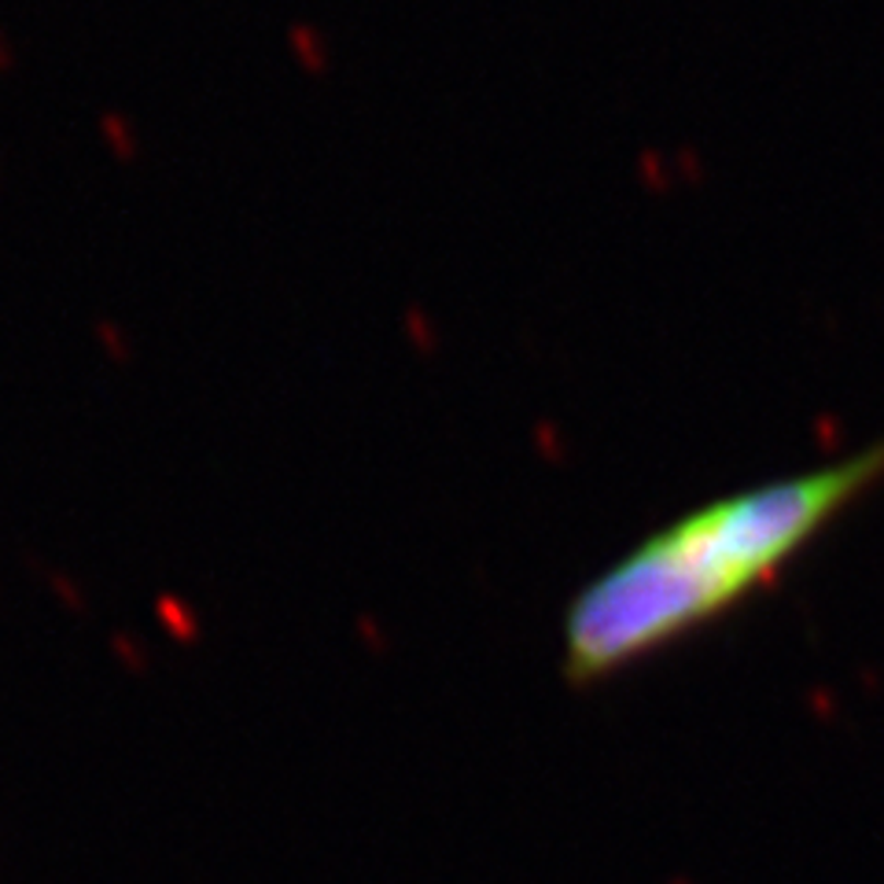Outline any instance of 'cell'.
I'll list each match as a JSON object with an SVG mask.
<instances>
[{
    "instance_id": "6",
    "label": "cell",
    "mask_w": 884,
    "mask_h": 884,
    "mask_svg": "<svg viewBox=\"0 0 884 884\" xmlns=\"http://www.w3.org/2000/svg\"><path fill=\"white\" fill-rule=\"evenodd\" d=\"M159 615H162V626H167L170 634L189 637V626H184V620H189V612H184V604H181V601L162 598V601H159Z\"/></svg>"
},
{
    "instance_id": "3",
    "label": "cell",
    "mask_w": 884,
    "mask_h": 884,
    "mask_svg": "<svg viewBox=\"0 0 884 884\" xmlns=\"http://www.w3.org/2000/svg\"><path fill=\"white\" fill-rule=\"evenodd\" d=\"M92 336H97L100 351H104L115 365H129L133 362V343H129L126 328H122L118 321H107V317H104V321H97V328H92Z\"/></svg>"
},
{
    "instance_id": "4",
    "label": "cell",
    "mask_w": 884,
    "mask_h": 884,
    "mask_svg": "<svg viewBox=\"0 0 884 884\" xmlns=\"http://www.w3.org/2000/svg\"><path fill=\"white\" fill-rule=\"evenodd\" d=\"M48 586H53V593L67 604L70 612H81V609H86V593H81V586H78L75 579H70V575L53 571V575H48Z\"/></svg>"
},
{
    "instance_id": "5",
    "label": "cell",
    "mask_w": 884,
    "mask_h": 884,
    "mask_svg": "<svg viewBox=\"0 0 884 884\" xmlns=\"http://www.w3.org/2000/svg\"><path fill=\"white\" fill-rule=\"evenodd\" d=\"M115 656L122 664L129 667V671H144V667H148V653L140 649V642L137 637H129V634H115Z\"/></svg>"
},
{
    "instance_id": "2",
    "label": "cell",
    "mask_w": 884,
    "mask_h": 884,
    "mask_svg": "<svg viewBox=\"0 0 884 884\" xmlns=\"http://www.w3.org/2000/svg\"><path fill=\"white\" fill-rule=\"evenodd\" d=\"M100 137H104L107 151L118 162H133L140 156L137 129H133V122L126 115H118V111H104V118H100Z\"/></svg>"
},
{
    "instance_id": "1",
    "label": "cell",
    "mask_w": 884,
    "mask_h": 884,
    "mask_svg": "<svg viewBox=\"0 0 884 884\" xmlns=\"http://www.w3.org/2000/svg\"><path fill=\"white\" fill-rule=\"evenodd\" d=\"M881 479L884 439L829 465L715 498L645 534L564 609V678L598 682L718 620L763 590Z\"/></svg>"
},
{
    "instance_id": "7",
    "label": "cell",
    "mask_w": 884,
    "mask_h": 884,
    "mask_svg": "<svg viewBox=\"0 0 884 884\" xmlns=\"http://www.w3.org/2000/svg\"><path fill=\"white\" fill-rule=\"evenodd\" d=\"M12 64H15V48H12V41H8L4 30H0V75L12 70Z\"/></svg>"
}]
</instances>
